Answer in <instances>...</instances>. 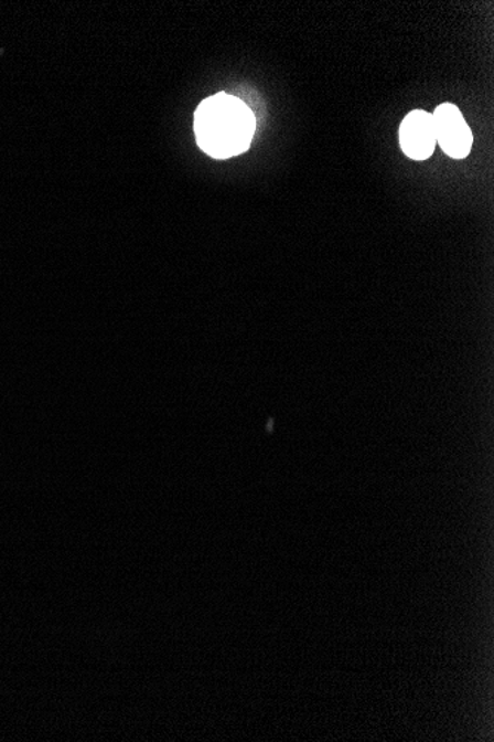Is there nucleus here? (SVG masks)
Returning <instances> with one entry per match:
<instances>
[{
  "label": "nucleus",
  "mask_w": 494,
  "mask_h": 742,
  "mask_svg": "<svg viewBox=\"0 0 494 742\" xmlns=\"http://www.w3.org/2000/svg\"><path fill=\"white\" fill-rule=\"evenodd\" d=\"M254 112L243 99L219 93L206 98L194 115L198 147L214 159L245 153L254 140Z\"/></svg>",
  "instance_id": "obj_1"
},
{
  "label": "nucleus",
  "mask_w": 494,
  "mask_h": 742,
  "mask_svg": "<svg viewBox=\"0 0 494 742\" xmlns=\"http://www.w3.org/2000/svg\"><path fill=\"white\" fill-rule=\"evenodd\" d=\"M436 124L437 142L452 159H465L471 153V128L468 127L462 112L452 103L440 104L432 113Z\"/></svg>",
  "instance_id": "obj_2"
},
{
  "label": "nucleus",
  "mask_w": 494,
  "mask_h": 742,
  "mask_svg": "<svg viewBox=\"0 0 494 742\" xmlns=\"http://www.w3.org/2000/svg\"><path fill=\"white\" fill-rule=\"evenodd\" d=\"M400 146L407 158L425 160L434 153L437 134L431 113L414 110L400 125Z\"/></svg>",
  "instance_id": "obj_3"
}]
</instances>
